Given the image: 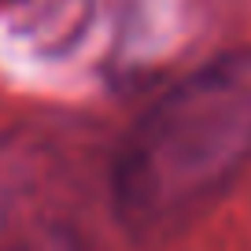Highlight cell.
<instances>
[{"label":"cell","mask_w":251,"mask_h":251,"mask_svg":"<svg viewBox=\"0 0 251 251\" xmlns=\"http://www.w3.org/2000/svg\"><path fill=\"white\" fill-rule=\"evenodd\" d=\"M251 163V48L222 52L166 89L126 133L111 207L137 240L200 218Z\"/></svg>","instance_id":"obj_1"},{"label":"cell","mask_w":251,"mask_h":251,"mask_svg":"<svg viewBox=\"0 0 251 251\" xmlns=\"http://www.w3.org/2000/svg\"><path fill=\"white\" fill-rule=\"evenodd\" d=\"M0 4H15V0H0Z\"/></svg>","instance_id":"obj_2"}]
</instances>
